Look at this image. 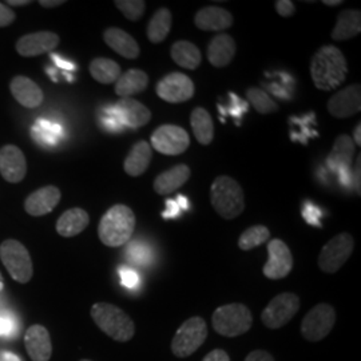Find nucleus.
<instances>
[{"label":"nucleus","mask_w":361,"mask_h":361,"mask_svg":"<svg viewBox=\"0 0 361 361\" xmlns=\"http://www.w3.org/2000/svg\"><path fill=\"white\" fill-rule=\"evenodd\" d=\"M39 4L44 8H55L65 4V0H40Z\"/></svg>","instance_id":"a18cd8bd"},{"label":"nucleus","mask_w":361,"mask_h":361,"mask_svg":"<svg viewBox=\"0 0 361 361\" xmlns=\"http://www.w3.org/2000/svg\"><path fill=\"white\" fill-rule=\"evenodd\" d=\"M135 229V214L126 205L110 207L101 219L98 235L102 244L118 247L129 243Z\"/></svg>","instance_id":"f03ea898"},{"label":"nucleus","mask_w":361,"mask_h":361,"mask_svg":"<svg viewBox=\"0 0 361 361\" xmlns=\"http://www.w3.org/2000/svg\"><path fill=\"white\" fill-rule=\"evenodd\" d=\"M245 361H274V359L269 352L262 350V349H256L246 356Z\"/></svg>","instance_id":"a19ab883"},{"label":"nucleus","mask_w":361,"mask_h":361,"mask_svg":"<svg viewBox=\"0 0 361 361\" xmlns=\"http://www.w3.org/2000/svg\"><path fill=\"white\" fill-rule=\"evenodd\" d=\"M91 319L110 338L126 343L135 335V325L126 312L109 302H97L91 307Z\"/></svg>","instance_id":"7ed1b4c3"},{"label":"nucleus","mask_w":361,"mask_h":361,"mask_svg":"<svg viewBox=\"0 0 361 361\" xmlns=\"http://www.w3.org/2000/svg\"><path fill=\"white\" fill-rule=\"evenodd\" d=\"M11 334V323L10 320L0 317V337L1 336H7Z\"/></svg>","instance_id":"c03bdc74"},{"label":"nucleus","mask_w":361,"mask_h":361,"mask_svg":"<svg viewBox=\"0 0 361 361\" xmlns=\"http://www.w3.org/2000/svg\"><path fill=\"white\" fill-rule=\"evenodd\" d=\"M30 3H31V0H8V1H7L8 6H18V7L27 6V4H30Z\"/></svg>","instance_id":"de8ad7c7"},{"label":"nucleus","mask_w":361,"mask_h":361,"mask_svg":"<svg viewBox=\"0 0 361 361\" xmlns=\"http://www.w3.org/2000/svg\"><path fill=\"white\" fill-rule=\"evenodd\" d=\"M194 25L202 31H224L233 25L232 13L217 6L204 7L195 13Z\"/></svg>","instance_id":"412c9836"},{"label":"nucleus","mask_w":361,"mask_h":361,"mask_svg":"<svg viewBox=\"0 0 361 361\" xmlns=\"http://www.w3.org/2000/svg\"><path fill=\"white\" fill-rule=\"evenodd\" d=\"M271 238V231L264 225H255L247 228L238 238V247L241 250H252L265 244Z\"/></svg>","instance_id":"72a5a7b5"},{"label":"nucleus","mask_w":361,"mask_h":361,"mask_svg":"<svg viewBox=\"0 0 361 361\" xmlns=\"http://www.w3.org/2000/svg\"><path fill=\"white\" fill-rule=\"evenodd\" d=\"M173 16L168 8H159L147 25V38L152 43H161L168 38Z\"/></svg>","instance_id":"473e14b6"},{"label":"nucleus","mask_w":361,"mask_h":361,"mask_svg":"<svg viewBox=\"0 0 361 361\" xmlns=\"http://www.w3.org/2000/svg\"><path fill=\"white\" fill-rule=\"evenodd\" d=\"M276 11L283 18H289L296 13V6L290 0H279L276 1Z\"/></svg>","instance_id":"58836bf2"},{"label":"nucleus","mask_w":361,"mask_h":361,"mask_svg":"<svg viewBox=\"0 0 361 361\" xmlns=\"http://www.w3.org/2000/svg\"><path fill=\"white\" fill-rule=\"evenodd\" d=\"M192 176V170L188 165H177L174 168L169 169L159 174L154 180L155 193L159 195H169L174 193L180 186H183Z\"/></svg>","instance_id":"5701e85b"},{"label":"nucleus","mask_w":361,"mask_h":361,"mask_svg":"<svg viewBox=\"0 0 361 361\" xmlns=\"http://www.w3.org/2000/svg\"><path fill=\"white\" fill-rule=\"evenodd\" d=\"M90 224V217L86 210L73 207L66 210L56 222V232L62 237H75L83 232Z\"/></svg>","instance_id":"a878e982"},{"label":"nucleus","mask_w":361,"mask_h":361,"mask_svg":"<svg viewBox=\"0 0 361 361\" xmlns=\"http://www.w3.org/2000/svg\"><path fill=\"white\" fill-rule=\"evenodd\" d=\"M27 173L26 157L15 145H6L0 149V174L4 180L18 183L25 180Z\"/></svg>","instance_id":"4468645a"},{"label":"nucleus","mask_w":361,"mask_h":361,"mask_svg":"<svg viewBox=\"0 0 361 361\" xmlns=\"http://www.w3.org/2000/svg\"><path fill=\"white\" fill-rule=\"evenodd\" d=\"M16 15L11 8H8L7 6H4L3 3H0V27L10 26L15 20Z\"/></svg>","instance_id":"ea45409f"},{"label":"nucleus","mask_w":361,"mask_h":361,"mask_svg":"<svg viewBox=\"0 0 361 361\" xmlns=\"http://www.w3.org/2000/svg\"><path fill=\"white\" fill-rule=\"evenodd\" d=\"M361 31V13L357 10H344L338 13L332 39L343 42L359 35Z\"/></svg>","instance_id":"c85d7f7f"},{"label":"nucleus","mask_w":361,"mask_h":361,"mask_svg":"<svg viewBox=\"0 0 361 361\" xmlns=\"http://www.w3.org/2000/svg\"><path fill=\"white\" fill-rule=\"evenodd\" d=\"M235 42L228 34H219L207 46V59L214 67H226L235 55Z\"/></svg>","instance_id":"b1692460"},{"label":"nucleus","mask_w":361,"mask_h":361,"mask_svg":"<svg viewBox=\"0 0 361 361\" xmlns=\"http://www.w3.org/2000/svg\"><path fill=\"white\" fill-rule=\"evenodd\" d=\"M122 281L126 286H134L138 283V277L134 271H122Z\"/></svg>","instance_id":"37998d69"},{"label":"nucleus","mask_w":361,"mask_h":361,"mask_svg":"<svg viewBox=\"0 0 361 361\" xmlns=\"http://www.w3.org/2000/svg\"><path fill=\"white\" fill-rule=\"evenodd\" d=\"M59 42V35L51 31L32 32L16 42V51L22 56H38L56 49Z\"/></svg>","instance_id":"dca6fc26"},{"label":"nucleus","mask_w":361,"mask_h":361,"mask_svg":"<svg viewBox=\"0 0 361 361\" xmlns=\"http://www.w3.org/2000/svg\"><path fill=\"white\" fill-rule=\"evenodd\" d=\"M361 110L360 85H350L343 90L337 91L328 101V111L335 118H349Z\"/></svg>","instance_id":"2eb2a0df"},{"label":"nucleus","mask_w":361,"mask_h":361,"mask_svg":"<svg viewBox=\"0 0 361 361\" xmlns=\"http://www.w3.org/2000/svg\"><path fill=\"white\" fill-rule=\"evenodd\" d=\"M202 361H231V357L224 349H214L209 352Z\"/></svg>","instance_id":"79ce46f5"},{"label":"nucleus","mask_w":361,"mask_h":361,"mask_svg":"<svg viewBox=\"0 0 361 361\" xmlns=\"http://www.w3.org/2000/svg\"><path fill=\"white\" fill-rule=\"evenodd\" d=\"M118 116L122 125H126L133 129L142 128L152 119V113L145 104L133 98H121L116 104Z\"/></svg>","instance_id":"6ab92c4d"},{"label":"nucleus","mask_w":361,"mask_h":361,"mask_svg":"<svg viewBox=\"0 0 361 361\" xmlns=\"http://www.w3.org/2000/svg\"><path fill=\"white\" fill-rule=\"evenodd\" d=\"M152 158V146L146 141H140L133 146L129 155L125 159V171L130 177H140L150 166Z\"/></svg>","instance_id":"bb28decb"},{"label":"nucleus","mask_w":361,"mask_h":361,"mask_svg":"<svg viewBox=\"0 0 361 361\" xmlns=\"http://www.w3.org/2000/svg\"><path fill=\"white\" fill-rule=\"evenodd\" d=\"M27 353L32 361H49L51 359V336L43 325H31L25 334Z\"/></svg>","instance_id":"f3484780"},{"label":"nucleus","mask_w":361,"mask_h":361,"mask_svg":"<svg viewBox=\"0 0 361 361\" xmlns=\"http://www.w3.org/2000/svg\"><path fill=\"white\" fill-rule=\"evenodd\" d=\"M10 90L13 98L23 107L37 109L43 104V99H44L43 91L30 78L22 77V75L13 78L10 83Z\"/></svg>","instance_id":"aec40b11"},{"label":"nucleus","mask_w":361,"mask_h":361,"mask_svg":"<svg viewBox=\"0 0 361 361\" xmlns=\"http://www.w3.org/2000/svg\"><path fill=\"white\" fill-rule=\"evenodd\" d=\"M353 142L355 145H357V146H360L361 145V125L359 123L357 126H356V129L353 131Z\"/></svg>","instance_id":"49530a36"},{"label":"nucleus","mask_w":361,"mask_h":361,"mask_svg":"<svg viewBox=\"0 0 361 361\" xmlns=\"http://www.w3.org/2000/svg\"><path fill=\"white\" fill-rule=\"evenodd\" d=\"M157 95L169 104H182L194 95L193 80L182 73H170L157 83Z\"/></svg>","instance_id":"f8f14e48"},{"label":"nucleus","mask_w":361,"mask_h":361,"mask_svg":"<svg viewBox=\"0 0 361 361\" xmlns=\"http://www.w3.org/2000/svg\"><path fill=\"white\" fill-rule=\"evenodd\" d=\"M293 269V256L284 241L274 238L268 243V261L264 265V276L271 280L285 279Z\"/></svg>","instance_id":"ddd939ff"},{"label":"nucleus","mask_w":361,"mask_h":361,"mask_svg":"<svg viewBox=\"0 0 361 361\" xmlns=\"http://www.w3.org/2000/svg\"><path fill=\"white\" fill-rule=\"evenodd\" d=\"M0 259L15 281L27 284L32 279V259L22 243L16 240L3 241L0 245Z\"/></svg>","instance_id":"423d86ee"},{"label":"nucleus","mask_w":361,"mask_h":361,"mask_svg":"<svg viewBox=\"0 0 361 361\" xmlns=\"http://www.w3.org/2000/svg\"><path fill=\"white\" fill-rule=\"evenodd\" d=\"M347 74V59L335 46L320 47L310 61V77L319 90H335L344 83Z\"/></svg>","instance_id":"f257e3e1"},{"label":"nucleus","mask_w":361,"mask_h":361,"mask_svg":"<svg viewBox=\"0 0 361 361\" xmlns=\"http://www.w3.org/2000/svg\"><path fill=\"white\" fill-rule=\"evenodd\" d=\"M152 145L161 154L180 155L189 149L190 137L180 126L164 125L152 134Z\"/></svg>","instance_id":"9b49d317"},{"label":"nucleus","mask_w":361,"mask_h":361,"mask_svg":"<svg viewBox=\"0 0 361 361\" xmlns=\"http://www.w3.org/2000/svg\"><path fill=\"white\" fill-rule=\"evenodd\" d=\"M89 70H90L91 77L102 85L116 83L118 78L121 77V74H122L119 65L107 58L92 59Z\"/></svg>","instance_id":"2f4dec72"},{"label":"nucleus","mask_w":361,"mask_h":361,"mask_svg":"<svg viewBox=\"0 0 361 361\" xmlns=\"http://www.w3.org/2000/svg\"><path fill=\"white\" fill-rule=\"evenodd\" d=\"M207 337L205 320L200 316L190 317L180 325L171 341V352L178 359L192 356L200 348Z\"/></svg>","instance_id":"0eeeda50"},{"label":"nucleus","mask_w":361,"mask_h":361,"mask_svg":"<svg viewBox=\"0 0 361 361\" xmlns=\"http://www.w3.org/2000/svg\"><path fill=\"white\" fill-rule=\"evenodd\" d=\"M246 98L259 114H273L279 111V104L271 97L258 87H250L246 90Z\"/></svg>","instance_id":"f704fd0d"},{"label":"nucleus","mask_w":361,"mask_h":361,"mask_svg":"<svg viewBox=\"0 0 361 361\" xmlns=\"http://www.w3.org/2000/svg\"><path fill=\"white\" fill-rule=\"evenodd\" d=\"M104 40L110 49L126 59H137L140 56L141 49L137 40L121 28H107L104 32Z\"/></svg>","instance_id":"4be33fe9"},{"label":"nucleus","mask_w":361,"mask_h":361,"mask_svg":"<svg viewBox=\"0 0 361 361\" xmlns=\"http://www.w3.org/2000/svg\"><path fill=\"white\" fill-rule=\"evenodd\" d=\"M212 324L217 334L232 338L249 332L253 324V316L244 304L233 302L219 307L214 310L212 316Z\"/></svg>","instance_id":"39448f33"},{"label":"nucleus","mask_w":361,"mask_h":361,"mask_svg":"<svg viewBox=\"0 0 361 361\" xmlns=\"http://www.w3.org/2000/svg\"><path fill=\"white\" fill-rule=\"evenodd\" d=\"M356 150V145L353 142L352 137L347 134L338 135L336 138L334 147L326 158V165L332 170H347L352 165L353 155Z\"/></svg>","instance_id":"393cba45"},{"label":"nucleus","mask_w":361,"mask_h":361,"mask_svg":"<svg viewBox=\"0 0 361 361\" xmlns=\"http://www.w3.org/2000/svg\"><path fill=\"white\" fill-rule=\"evenodd\" d=\"M190 125L194 137L204 146L210 145L214 138V123L210 114L204 107H195L190 116Z\"/></svg>","instance_id":"7c9ffc66"},{"label":"nucleus","mask_w":361,"mask_h":361,"mask_svg":"<svg viewBox=\"0 0 361 361\" xmlns=\"http://www.w3.org/2000/svg\"><path fill=\"white\" fill-rule=\"evenodd\" d=\"M324 4L328 7H336V6H341L343 0H324Z\"/></svg>","instance_id":"09e8293b"},{"label":"nucleus","mask_w":361,"mask_h":361,"mask_svg":"<svg viewBox=\"0 0 361 361\" xmlns=\"http://www.w3.org/2000/svg\"><path fill=\"white\" fill-rule=\"evenodd\" d=\"M336 323V310L329 304H317L305 314L301 323V335L312 343L322 341L331 334Z\"/></svg>","instance_id":"9d476101"},{"label":"nucleus","mask_w":361,"mask_h":361,"mask_svg":"<svg viewBox=\"0 0 361 361\" xmlns=\"http://www.w3.org/2000/svg\"><path fill=\"white\" fill-rule=\"evenodd\" d=\"M355 249V240L349 233H340L323 246L319 268L328 274L336 273L348 261Z\"/></svg>","instance_id":"6e6552de"},{"label":"nucleus","mask_w":361,"mask_h":361,"mask_svg":"<svg viewBox=\"0 0 361 361\" xmlns=\"http://www.w3.org/2000/svg\"><path fill=\"white\" fill-rule=\"evenodd\" d=\"M114 4L131 22L140 20L146 8V3L143 0H116Z\"/></svg>","instance_id":"e433bc0d"},{"label":"nucleus","mask_w":361,"mask_h":361,"mask_svg":"<svg viewBox=\"0 0 361 361\" xmlns=\"http://www.w3.org/2000/svg\"><path fill=\"white\" fill-rule=\"evenodd\" d=\"M32 134L38 142L52 146L58 142V138L62 135V129L59 125L50 123L47 121H38L32 129Z\"/></svg>","instance_id":"c9c22d12"},{"label":"nucleus","mask_w":361,"mask_h":361,"mask_svg":"<svg viewBox=\"0 0 361 361\" xmlns=\"http://www.w3.org/2000/svg\"><path fill=\"white\" fill-rule=\"evenodd\" d=\"M147 86H149L147 74L142 70L131 68L118 78L116 82V95H119L121 98H131V95H135L146 90Z\"/></svg>","instance_id":"cd10ccee"},{"label":"nucleus","mask_w":361,"mask_h":361,"mask_svg":"<svg viewBox=\"0 0 361 361\" xmlns=\"http://www.w3.org/2000/svg\"><path fill=\"white\" fill-rule=\"evenodd\" d=\"M171 59L186 70H195L202 62V54L200 49L188 40H178L171 46Z\"/></svg>","instance_id":"c756f323"},{"label":"nucleus","mask_w":361,"mask_h":361,"mask_svg":"<svg viewBox=\"0 0 361 361\" xmlns=\"http://www.w3.org/2000/svg\"><path fill=\"white\" fill-rule=\"evenodd\" d=\"M210 201L222 219H237L245 209V195L241 185L232 177L219 176L210 188Z\"/></svg>","instance_id":"20e7f679"},{"label":"nucleus","mask_w":361,"mask_h":361,"mask_svg":"<svg viewBox=\"0 0 361 361\" xmlns=\"http://www.w3.org/2000/svg\"><path fill=\"white\" fill-rule=\"evenodd\" d=\"M101 121H102L104 125H106V128L111 130V131H118V130L122 129V122H121V118L118 116L116 106L109 107L107 111H104L102 116H101Z\"/></svg>","instance_id":"4c0bfd02"},{"label":"nucleus","mask_w":361,"mask_h":361,"mask_svg":"<svg viewBox=\"0 0 361 361\" xmlns=\"http://www.w3.org/2000/svg\"><path fill=\"white\" fill-rule=\"evenodd\" d=\"M80 361H91V360H87V359H85V360H80Z\"/></svg>","instance_id":"8fccbe9b"},{"label":"nucleus","mask_w":361,"mask_h":361,"mask_svg":"<svg viewBox=\"0 0 361 361\" xmlns=\"http://www.w3.org/2000/svg\"><path fill=\"white\" fill-rule=\"evenodd\" d=\"M62 193L56 186H44L30 194L25 202V209L30 216L40 217L51 213L61 201Z\"/></svg>","instance_id":"a211bd4d"},{"label":"nucleus","mask_w":361,"mask_h":361,"mask_svg":"<svg viewBox=\"0 0 361 361\" xmlns=\"http://www.w3.org/2000/svg\"><path fill=\"white\" fill-rule=\"evenodd\" d=\"M300 297L285 292L273 297L261 313V322L269 329H280L289 323L300 310Z\"/></svg>","instance_id":"1a4fd4ad"}]
</instances>
